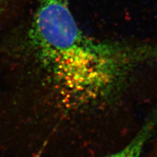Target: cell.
<instances>
[{
	"instance_id": "obj_1",
	"label": "cell",
	"mask_w": 157,
	"mask_h": 157,
	"mask_svg": "<svg viewBox=\"0 0 157 157\" xmlns=\"http://www.w3.org/2000/svg\"><path fill=\"white\" fill-rule=\"evenodd\" d=\"M42 84L68 109L104 94L115 64L111 50L81 30L67 0H39L26 37Z\"/></svg>"
},
{
	"instance_id": "obj_2",
	"label": "cell",
	"mask_w": 157,
	"mask_h": 157,
	"mask_svg": "<svg viewBox=\"0 0 157 157\" xmlns=\"http://www.w3.org/2000/svg\"><path fill=\"white\" fill-rule=\"evenodd\" d=\"M156 122V119L150 120L123 149L104 157H141L145 145L154 133Z\"/></svg>"
},
{
	"instance_id": "obj_3",
	"label": "cell",
	"mask_w": 157,
	"mask_h": 157,
	"mask_svg": "<svg viewBox=\"0 0 157 157\" xmlns=\"http://www.w3.org/2000/svg\"><path fill=\"white\" fill-rule=\"evenodd\" d=\"M13 0H0V17H1L3 12L4 11L6 6H7Z\"/></svg>"
},
{
	"instance_id": "obj_4",
	"label": "cell",
	"mask_w": 157,
	"mask_h": 157,
	"mask_svg": "<svg viewBox=\"0 0 157 157\" xmlns=\"http://www.w3.org/2000/svg\"><path fill=\"white\" fill-rule=\"evenodd\" d=\"M151 157H157V146L155 147V149L153 152V153H152Z\"/></svg>"
}]
</instances>
